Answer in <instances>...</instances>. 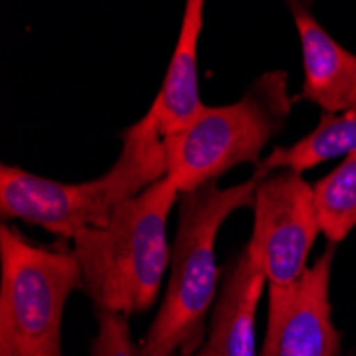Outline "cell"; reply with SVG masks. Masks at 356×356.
Returning <instances> with one entry per match:
<instances>
[{
  "mask_svg": "<svg viewBox=\"0 0 356 356\" xmlns=\"http://www.w3.org/2000/svg\"><path fill=\"white\" fill-rule=\"evenodd\" d=\"M167 177L165 141L135 122L122 133V152L101 177L69 184L19 167L0 169V213L43 226L45 231L75 239L107 226L115 209Z\"/></svg>",
  "mask_w": 356,
  "mask_h": 356,
  "instance_id": "2",
  "label": "cell"
},
{
  "mask_svg": "<svg viewBox=\"0 0 356 356\" xmlns=\"http://www.w3.org/2000/svg\"><path fill=\"white\" fill-rule=\"evenodd\" d=\"M0 356H64L62 318L81 271L73 250L0 229Z\"/></svg>",
  "mask_w": 356,
  "mask_h": 356,
  "instance_id": "5",
  "label": "cell"
},
{
  "mask_svg": "<svg viewBox=\"0 0 356 356\" xmlns=\"http://www.w3.org/2000/svg\"><path fill=\"white\" fill-rule=\"evenodd\" d=\"M288 113V75H261L237 103L207 107L188 131L165 139L167 177L179 194H188L216 184L237 165H258Z\"/></svg>",
  "mask_w": 356,
  "mask_h": 356,
  "instance_id": "4",
  "label": "cell"
},
{
  "mask_svg": "<svg viewBox=\"0 0 356 356\" xmlns=\"http://www.w3.org/2000/svg\"><path fill=\"white\" fill-rule=\"evenodd\" d=\"M267 275L245 248L222 282L205 343L194 356H258L256 314Z\"/></svg>",
  "mask_w": 356,
  "mask_h": 356,
  "instance_id": "10",
  "label": "cell"
},
{
  "mask_svg": "<svg viewBox=\"0 0 356 356\" xmlns=\"http://www.w3.org/2000/svg\"><path fill=\"white\" fill-rule=\"evenodd\" d=\"M352 152H356V107L337 115L325 113L309 135L288 147H275L265 160H261L254 167L252 177L265 179L282 169L303 173L327 160L346 158Z\"/></svg>",
  "mask_w": 356,
  "mask_h": 356,
  "instance_id": "11",
  "label": "cell"
},
{
  "mask_svg": "<svg viewBox=\"0 0 356 356\" xmlns=\"http://www.w3.org/2000/svg\"><path fill=\"white\" fill-rule=\"evenodd\" d=\"M181 197L165 177L122 203L107 226L73 239L81 290L96 312L131 316L149 309L171 267L169 216Z\"/></svg>",
  "mask_w": 356,
  "mask_h": 356,
  "instance_id": "1",
  "label": "cell"
},
{
  "mask_svg": "<svg viewBox=\"0 0 356 356\" xmlns=\"http://www.w3.org/2000/svg\"><path fill=\"white\" fill-rule=\"evenodd\" d=\"M205 3L188 0L177 45L149 111L139 120L160 139H171L199 120L207 109L199 90V41L203 32Z\"/></svg>",
  "mask_w": 356,
  "mask_h": 356,
  "instance_id": "8",
  "label": "cell"
},
{
  "mask_svg": "<svg viewBox=\"0 0 356 356\" xmlns=\"http://www.w3.org/2000/svg\"><path fill=\"white\" fill-rule=\"evenodd\" d=\"M99 333L92 343V356H145L128 331V318L120 314H96Z\"/></svg>",
  "mask_w": 356,
  "mask_h": 356,
  "instance_id": "13",
  "label": "cell"
},
{
  "mask_svg": "<svg viewBox=\"0 0 356 356\" xmlns=\"http://www.w3.org/2000/svg\"><path fill=\"white\" fill-rule=\"evenodd\" d=\"M314 203L320 233L329 245H339L356 226V152L314 184Z\"/></svg>",
  "mask_w": 356,
  "mask_h": 356,
  "instance_id": "12",
  "label": "cell"
},
{
  "mask_svg": "<svg viewBox=\"0 0 356 356\" xmlns=\"http://www.w3.org/2000/svg\"><path fill=\"white\" fill-rule=\"evenodd\" d=\"M258 181L252 177L231 188L207 184L181 194L171 275L163 305L141 343L145 356H194L205 343V318L218 297V233L233 211L254 207Z\"/></svg>",
  "mask_w": 356,
  "mask_h": 356,
  "instance_id": "3",
  "label": "cell"
},
{
  "mask_svg": "<svg viewBox=\"0 0 356 356\" xmlns=\"http://www.w3.org/2000/svg\"><path fill=\"white\" fill-rule=\"evenodd\" d=\"M335 245L290 286H269V320L261 356H337L339 335L331 318V267Z\"/></svg>",
  "mask_w": 356,
  "mask_h": 356,
  "instance_id": "7",
  "label": "cell"
},
{
  "mask_svg": "<svg viewBox=\"0 0 356 356\" xmlns=\"http://www.w3.org/2000/svg\"><path fill=\"white\" fill-rule=\"evenodd\" d=\"M248 250L269 286H290L309 269L307 258L320 233L314 186L301 173L282 169L258 181Z\"/></svg>",
  "mask_w": 356,
  "mask_h": 356,
  "instance_id": "6",
  "label": "cell"
},
{
  "mask_svg": "<svg viewBox=\"0 0 356 356\" xmlns=\"http://www.w3.org/2000/svg\"><path fill=\"white\" fill-rule=\"evenodd\" d=\"M301 43L303 88L299 99L337 115L356 107V54L341 47L303 5H290Z\"/></svg>",
  "mask_w": 356,
  "mask_h": 356,
  "instance_id": "9",
  "label": "cell"
}]
</instances>
